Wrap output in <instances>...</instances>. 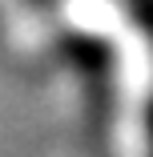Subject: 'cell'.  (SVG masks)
I'll return each instance as SVG.
<instances>
[{
	"label": "cell",
	"instance_id": "obj_1",
	"mask_svg": "<svg viewBox=\"0 0 153 157\" xmlns=\"http://www.w3.org/2000/svg\"><path fill=\"white\" fill-rule=\"evenodd\" d=\"M149 157H153V109H149Z\"/></svg>",
	"mask_w": 153,
	"mask_h": 157
},
{
	"label": "cell",
	"instance_id": "obj_2",
	"mask_svg": "<svg viewBox=\"0 0 153 157\" xmlns=\"http://www.w3.org/2000/svg\"><path fill=\"white\" fill-rule=\"evenodd\" d=\"M33 4H48V0H33Z\"/></svg>",
	"mask_w": 153,
	"mask_h": 157
}]
</instances>
